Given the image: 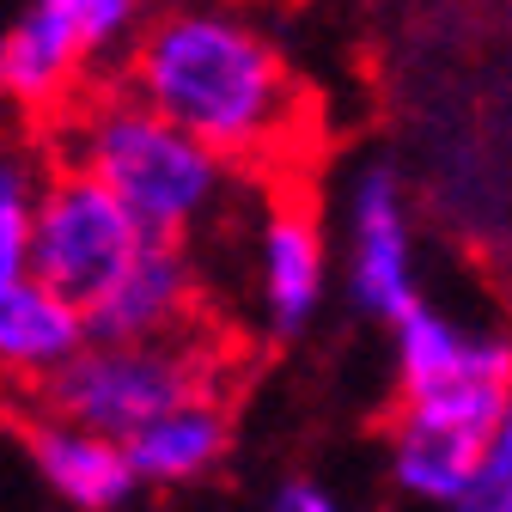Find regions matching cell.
Returning a JSON list of instances; mask_svg holds the SVG:
<instances>
[{
  "mask_svg": "<svg viewBox=\"0 0 512 512\" xmlns=\"http://www.w3.org/2000/svg\"><path fill=\"white\" fill-rule=\"evenodd\" d=\"M122 92L226 165L293 147L305 92L281 43L226 0H183L128 43Z\"/></svg>",
  "mask_w": 512,
  "mask_h": 512,
  "instance_id": "cell-1",
  "label": "cell"
},
{
  "mask_svg": "<svg viewBox=\"0 0 512 512\" xmlns=\"http://www.w3.org/2000/svg\"><path fill=\"white\" fill-rule=\"evenodd\" d=\"M68 165L86 171L147 238L189 244L232 202V165L128 92L68 104Z\"/></svg>",
  "mask_w": 512,
  "mask_h": 512,
  "instance_id": "cell-2",
  "label": "cell"
},
{
  "mask_svg": "<svg viewBox=\"0 0 512 512\" xmlns=\"http://www.w3.org/2000/svg\"><path fill=\"white\" fill-rule=\"evenodd\" d=\"M37 391H43V415L122 445L165 409L214 397V384H208V360L171 336V342H86Z\"/></svg>",
  "mask_w": 512,
  "mask_h": 512,
  "instance_id": "cell-3",
  "label": "cell"
},
{
  "mask_svg": "<svg viewBox=\"0 0 512 512\" xmlns=\"http://www.w3.org/2000/svg\"><path fill=\"white\" fill-rule=\"evenodd\" d=\"M141 244H147V232L116 208V196H104L74 165H49L37 220H31V250H25L31 281H43L49 293H61L86 317V305L135 263Z\"/></svg>",
  "mask_w": 512,
  "mask_h": 512,
  "instance_id": "cell-4",
  "label": "cell"
},
{
  "mask_svg": "<svg viewBox=\"0 0 512 512\" xmlns=\"http://www.w3.org/2000/svg\"><path fill=\"white\" fill-rule=\"evenodd\" d=\"M342 238H348V256H342L348 275L342 281H348V305L360 317L391 324L415 299H427L421 293V256H415V214L403 196V177L384 159L354 171L348 202H342Z\"/></svg>",
  "mask_w": 512,
  "mask_h": 512,
  "instance_id": "cell-5",
  "label": "cell"
},
{
  "mask_svg": "<svg viewBox=\"0 0 512 512\" xmlns=\"http://www.w3.org/2000/svg\"><path fill=\"white\" fill-rule=\"evenodd\" d=\"M512 397H439V403H403L397 433H391V482L415 506H445L458 500L494 439L512 427L506 421Z\"/></svg>",
  "mask_w": 512,
  "mask_h": 512,
  "instance_id": "cell-6",
  "label": "cell"
},
{
  "mask_svg": "<svg viewBox=\"0 0 512 512\" xmlns=\"http://www.w3.org/2000/svg\"><path fill=\"white\" fill-rule=\"evenodd\" d=\"M391 360L403 403H439V397H512V348L494 324L445 311L439 299H415L403 317H391Z\"/></svg>",
  "mask_w": 512,
  "mask_h": 512,
  "instance_id": "cell-7",
  "label": "cell"
},
{
  "mask_svg": "<svg viewBox=\"0 0 512 512\" xmlns=\"http://www.w3.org/2000/svg\"><path fill=\"white\" fill-rule=\"evenodd\" d=\"M196 311V263L189 244L147 238L92 305H86V342H171L183 336Z\"/></svg>",
  "mask_w": 512,
  "mask_h": 512,
  "instance_id": "cell-8",
  "label": "cell"
},
{
  "mask_svg": "<svg viewBox=\"0 0 512 512\" xmlns=\"http://www.w3.org/2000/svg\"><path fill=\"white\" fill-rule=\"evenodd\" d=\"M330 299V244L299 202H275L256 220V311L275 342H293L317 324Z\"/></svg>",
  "mask_w": 512,
  "mask_h": 512,
  "instance_id": "cell-9",
  "label": "cell"
},
{
  "mask_svg": "<svg viewBox=\"0 0 512 512\" xmlns=\"http://www.w3.org/2000/svg\"><path fill=\"white\" fill-rule=\"evenodd\" d=\"M25 458L37 470V482L68 506V512H122L135 500V476H128L122 445L86 427H68L55 415H37L25 427Z\"/></svg>",
  "mask_w": 512,
  "mask_h": 512,
  "instance_id": "cell-10",
  "label": "cell"
},
{
  "mask_svg": "<svg viewBox=\"0 0 512 512\" xmlns=\"http://www.w3.org/2000/svg\"><path fill=\"white\" fill-rule=\"evenodd\" d=\"M86 68L92 61L80 55V43L31 7L25 19L7 25V37H0V110H7L19 128H31L37 116L68 110L80 98Z\"/></svg>",
  "mask_w": 512,
  "mask_h": 512,
  "instance_id": "cell-11",
  "label": "cell"
},
{
  "mask_svg": "<svg viewBox=\"0 0 512 512\" xmlns=\"http://www.w3.org/2000/svg\"><path fill=\"white\" fill-rule=\"evenodd\" d=\"M232 452V415L220 397H196V403H177L159 421L135 427L122 439V458L135 488H189V482H208Z\"/></svg>",
  "mask_w": 512,
  "mask_h": 512,
  "instance_id": "cell-12",
  "label": "cell"
},
{
  "mask_svg": "<svg viewBox=\"0 0 512 512\" xmlns=\"http://www.w3.org/2000/svg\"><path fill=\"white\" fill-rule=\"evenodd\" d=\"M86 348V317L31 275L0 281V378L43 384Z\"/></svg>",
  "mask_w": 512,
  "mask_h": 512,
  "instance_id": "cell-13",
  "label": "cell"
},
{
  "mask_svg": "<svg viewBox=\"0 0 512 512\" xmlns=\"http://www.w3.org/2000/svg\"><path fill=\"white\" fill-rule=\"evenodd\" d=\"M49 159L31 141V128L0 122V281L25 275V250H31V220L43 196Z\"/></svg>",
  "mask_w": 512,
  "mask_h": 512,
  "instance_id": "cell-14",
  "label": "cell"
},
{
  "mask_svg": "<svg viewBox=\"0 0 512 512\" xmlns=\"http://www.w3.org/2000/svg\"><path fill=\"white\" fill-rule=\"evenodd\" d=\"M141 7H147V0H37V13L68 31L86 61H98V55H110L116 43L135 37Z\"/></svg>",
  "mask_w": 512,
  "mask_h": 512,
  "instance_id": "cell-15",
  "label": "cell"
},
{
  "mask_svg": "<svg viewBox=\"0 0 512 512\" xmlns=\"http://www.w3.org/2000/svg\"><path fill=\"white\" fill-rule=\"evenodd\" d=\"M439 512H512V427L494 439V452L482 458L476 482L458 500H445Z\"/></svg>",
  "mask_w": 512,
  "mask_h": 512,
  "instance_id": "cell-16",
  "label": "cell"
},
{
  "mask_svg": "<svg viewBox=\"0 0 512 512\" xmlns=\"http://www.w3.org/2000/svg\"><path fill=\"white\" fill-rule=\"evenodd\" d=\"M263 512H354L330 482H311V476H287V482H275V494H269V506Z\"/></svg>",
  "mask_w": 512,
  "mask_h": 512,
  "instance_id": "cell-17",
  "label": "cell"
}]
</instances>
